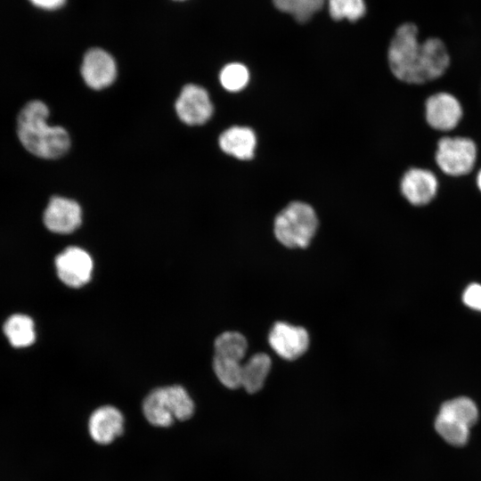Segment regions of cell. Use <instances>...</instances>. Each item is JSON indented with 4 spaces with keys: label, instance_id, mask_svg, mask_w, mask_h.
<instances>
[{
    "label": "cell",
    "instance_id": "30bf717a",
    "mask_svg": "<svg viewBox=\"0 0 481 481\" xmlns=\"http://www.w3.org/2000/svg\"><path fill=\"white\" fill-rule=\"evenodd\" d=\"M43 222L51 232L68 234L77 230L82 222V210L73 200L54 196L44 211Z\"/></svg>",
    "mask_w": 481,
    "mask_h": 481
},
{
    "label": "cell",
    "instance_id": "5b68a950",
    "mask_svg": "<svg viewBox=\"0 0 481 481\" xmlns=\"http://www.w3.org/2000/svg\"><path fill=\"white\" fill-rule=\"evenodd\" d=\"M54 265L58 278L70 288H80L91 280L93 259L79 247L66 248L56 256Z\"/></svg>",
    "mask_w": 481,
    "mask_h": 481
},
{
    "label": "cell",
    "instance_id": "484cf974",
    "mask_svg": "<svg viewBox=\"0 0 481 481\" xmlns=\"http://www.w3.org/2000/svg\"><path fill=\"white\" fill-rule=\"evenodd\" d=\"M29 2L37 8L53 11L61 8L66 0H29Z\"/></svg>",
    "mask_w": 481,
    "mask_h": 481
},
{
    "label": "cell",
    "instance_id": "2e32d148",
    "mask_svg": "<svg viewBox=\"0 0 481 481\" xmlns=\"http://www.w3.org/2000/svg\"><path fill=\"white\" fill-rule=\"evenodd\" d=\"M3 331L10 345L15 348L28 347L36 340L34 322L26 314L11 315L4 323Z\"/></svg>",
    "mask_w": 481,
    "mask_h": 481
},
{
    "label": "cell",
    "instance_id": "ffe728a7",
    "mask_svg": "<svg viewBox=\"0 0 481 481\" xmlns=\"http://www.w3.org/2000/svg\"><path fill=\"white\" fill-rule=\"evenodd\" d=\"M213 371L220 383L229 389L241 387V362L214 355Z\"/></svg>",
    "mask_w": 481,
    "mask_h": 481
},
{
    "label": "cell",
    "instance_id": "d4e9b609",
    "mask_svg": "<svg viewBox=\"0 0 481 481\" xmlns=\"http://www.w3.org/2000/svg\"><path fill=\"white\" fill-rule=\"evenodd\" d=\"M462 301L468 307L481 312V284L469 285L462 294Z\"/></svg>",
    "mask_w": 481,
    "mask_h": 481
},
{
    "label": "cell",
    "instance_id": "44dd1931",
    "mask_svg": "<svg viewBox=\"0 0 481 481\" xmlns=\"http://www.w3.org/2000/svg\"><path fill=\"white\" fill-rule=\"evenodd\" d=\"M168 403L175 420H189L195 410L194 403L186 389L180 385L166 387Z\"/></svg>",
    "mask_w": 481,
    "mask_h": 481
},
{
    "label": "cell",
    "instance_id": "ba28073f",
    "mask_svg": "<svg viewBox=\"0 0 481 481\" xmlns=\"http://www.w3.org/2000/svg\"><path fill=\"white\" fill-rule=\"evenodd\" d=\"M438 181L428 169L411 167L401 177L399 189L402 196L413 207H424L435 199Z\"/></svg>",
    "mask_w": 481,
    "mask_h": 481
},
{
    "label": "cell",
    "instance_id": "6da1fadb",
    "mask_svg": "<svg viewBox=\"0 0 481 481\" xmlns=\"http://www.w3.org/2000/svg\"><path fill=\"white\" fill-rule=\"evenodd\" d=\"M415 24L400 25L388 45L387 62L391 74L407 85H424L441 77L451 58L444 40L428 37L420 40Z\"/></svg>",
    "mask_w": 481,
    "mask_h": 481
},
{
    "label": "cell",
    "instance_id": "e0dca14e",
    "mask_svg": "<svg viewBox=\"0 0 481 481\" xmlns=\"http://www.w3.org/2000/svg\"><path fill=\"white\" fill-rule=\"evenodd\" d=\"M248 348L246 338L237 331H224L214 342L215 355L241 362Z\"/></svg>",
    "mask_w": 481,
    "mask_h": 481
},
{
    "label": "cell",
    "instance_id": "cb8c5ba5",
    "mask_svg": "<svg viewBox=\"0 0 481 481\" xmlns=\"http://www.w3.org/2000/svg\"><path fill=\"white\" fill-rule=\"evenodd\" d=\"M219 78L224 89L230 92H238L247 86L249 73L243 64L232 62L223 68Z\"/></svg>",
    "mask_w": 481,
    "mask_h": 481
},
{
    "label": "cell",
    "instance_id": "83f0119b",
    "mask_svg": "<svg viewBox=\"0 0 481 481\" xmlns=\"http://www.w3.org/2000/svg\"><path fill=\"white\" fill-rule=\"evenodd\" d=\"M179 1H181V0H179Z\"/></svg>",
    "mask_w": 481,
    "mask_h": 481
},
{
    "label": "cell",
    "instance_id": "4fadbf2b",
    "mask_svg": "<svg viewBox=\"0 0 481 481\" xmlns=\"http://www.w3.org/2000/svg\"><path fill=\"white\" fill-rule=\"evenodd\" d=\"M219 146L224 152L236 159H251L257 144L254 131L247 126H232L219 136Z\"/></svg>",
    "mask_w": 481,
    "mask_h": 481
},
{
    "label": "cell",
    "instance_id": "603a6c76",
    "mask_svg": "<svg viewBox=\"0 0 481 481\" xmlns=\"http://www.w3.org/2000/svg\"><path fill=\"white\" fill-rule=\"evenodd\" d=\"M328 6L330 16L336 20L346 19L355 21L366 11L363 0H328Z\"/></svg>",
    "mask_w": 481,
    "mask_h": 481
},
{
    "label": "cell",
    "instance_id": "277c9868",
    "mask_svg": "<svg viewBox=\"0 0 481 481\" xmlns=\"http://www.w3.org/2000/svg\"><path fill=\"white\" fill-rule=\"evenodd\" d=\"M477 159V145L470 138L443 136L437 142L435 160L440 170L450 176L470 174Z\"/></svg>",
    "mask_w": 481,
    "mask_h": 481
},
{
    "label": "cell",
    "instance_id": "7c38bea8",
    "mask_svg": "<svg viewBox=\"0 0 481 481\" xmlns=\"http://www.w3.org/2000/svg\"><path fill=\"white\" fill-rule=\"evenodd\" d=\"M124 416L114 406L104 405L93 412L88 421L92 439L100 444L112 443L124 431Z\"/></svg>",
    "mask_w": 481,
    "mask_h": 481
},
{
    "label": "cell",
    "instance_id": "d6986e66",
    "mask_svg": "<svg viewBox=\"0 0 481 481\" xmlns=\"http://www.w3.org/2000/svg\"><path fill=\"white\" fill-rule=\"evenodd\" d=\"M440 413L448 415L469 428L473 426L478 419V409L470 398L459 396L444 402L439 410Z\"/></svg>",
    "mask_w": 481,
    "mask_h": 481
},
{
    "label": "cell",
    "instance_id": "8992f818",
    "mask_svg": "<svg viewBox=\"0 0 481 481\" xmlns=\"http://www.w3.org/2000/svg\"><path fill=\"white\" fill-rule=\"evenodd\" d=\"M460 102L444 92L428 97L425 101V120L432 129L447 133L453 130L462 118Z\"/></svg>",
    "mask_w": 481,
    "mask_h": 481
},
{
    "label": "cell",
    "instance_id": "4316f807",
    "mask_svg": "<svg viewBox=\"0 0 481 481\" xmlns=\"http://www.w3.org/2000/svg\"><path fill=\"white\" fill-rule=\"evenodd\" d=\"M476 183L478 188V190L481 192V168L478 170L477 176H476Z\"/></svg>",
    "mask_w": 481,
    "mask_h": 481
},
{
    "label": "cell",
    "instance_id": "5bb4252c",
    "mask_svg": "<svg viewBox=\"0 0 481 481\" xmlns=\"http://www.w3.org/2000/svg\"><path fill=\"white\" fill-rule=\"evenodd\" d=\"M143 412L153 426L167 428L174 423L175 420L168 403L166 387H157L146 395L143 402Z\"/></svg>",
    "mask_w": 481,
    "mask_h": 481
},
{
    "label": "cell",
    "instance_id": "7a4b0ae2",
    "mask_svg": "<svg viewBox=\"0 0 481 481\" xmlns=\"http://www.w3.org/2000/svg\"><path fill=\"white\" fill-rule=\"evenodd\" d=\"M49 110L41 101L28 102L17 118V135L22 146L42 159L64 155L70 145L68 132L61 126H49Z\"/></svg>",
    "mask_w": 481,
    "mask_h": 481
},
{
    "label": "cell",
    "instance_id": "ac0fdd59",
    "mask_svg": "<svg viewBox=\"0 0 481 481\" xmlns=\"http://www.w3.org/2000/svg\"><path fill=\"white\" fill-rule=\"evenodd\" d=\"M435 428L444 441L453 446L466 444L469 437V426L440 412L435 420Z\"/></svg>",
    "mask_w": 481,
    "mask_h": 481
},
{
    "label": "cell",
    "instance_id": "52a82bcc",
    "mask_svg": "<svg viewBox=\"0 0 481 481\" xmlns=\"http://www.w3.org/2000/svg\"><path fill=\"white\" fill-rule=\"evenodd\" d=\"M268 342L280 357L291 361L306 353L310 338L305 328L277 322L270 330Z\"/></svg>",
    "mask_w": 481,
    "mask_h": 481
},
{
    "label": "cell",
    "instance_id": "9a60e30c",
    "mask_svg": "<svg viewBox=\"0 0 481 481\" xmlns=\"http://www.w3.org/2000/svg\"><path fill=\"white\" fill-rule=\"evenodd\" d=\"M272 361L268 355L257 353L241 367V387L249 394L259 392L271 371Z\"/></svg>",
    "mask_w": 481,
    "mask_h": 481
},
{
    "label": "cell",
    "instance_id": "9c48e42d",
    "mask_svg": "<svg viewBox=\"0 0 481 481\" xmlns=\"http://www.w3.org/2000/svg\"><path fill=\"white\" fill-rule=\"evenodd\" d=\"M175 110L183 123L202 125L212 116L213 105L204 88L190 84L182 89L175 102Z\"/></svg>",
    "mask_w": 481,
    "mask_h": 481
},
{
    "label": "cell",
    "instance_id": "7402d4cb",
    "mask_svg": "<svg viewBox=\"0 0 481 481\" xmlns=\"http://www.w3.org/2000/svg\"><path fill=\"white\" fill-rule=\"evenodd\" d=\"M324 0H273L274 5L281 12L289 13L297 20L304 22L319 11Z\"/></svg>",
    "mask_w": 481,
    "mask_h": 481
},
{
    "label": "cell",
    "instance_id": "8fae6325",
    "mask_svg": "<svg viewBox=\"0 0 481 481\" xmlns=\"http://www.w3.org/2000/svg\"><path fill=\"white\" fill-rule=\"evenodd\" d=\"M81 75L88 86L102 89L115 80L117 65L109 53L101 48H92L84 55Z\"/></svg>",
    "mask_w": 481,
    "mask_h": 481
},
{
    "label": "cell",
    "instance_id": "3957f363",
    "mask_svg": "<svg viewBox=\"0 0 481 481\" xmlns=\"http://www.w3.org/2000/svg\"><path fill=\"white\" fill-rule=\"evenodd\" d=\"M318 219L314 208L301 201L285 207L275 217L273 232L278 241L287 248H306L314 236Z\"/></svg>",
    "mask_w": 481,
    "mask_h": 481
}]
</instances>
